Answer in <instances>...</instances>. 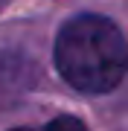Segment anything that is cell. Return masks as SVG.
<instances>
[{"instance_id":"7a4b0ae2","label":"cell","mask_w":128,"mask_h":131,"mask_svg":"<svg viewBox=\"0 0 128 131\" xmlns=\"http://www.w3.org/2000/svg\"><path fill=\"white\" fill-rule=\"evenodd\" d=\"M12 131H87L85 122L76 117H55L47 125H35V128H12Z\"/></svg>"},{"instance_id":"6da1fadb","label":"cell","mask_w":128,"mask_h":131,"mask_svg":"<svg viewBox=\"0 0 128 131\" xmlns=\"http://www.w3.org/2000/svg\"><path fill=\"white\" fill-rule=\"evenodd\" d=\"M55 67L82 93H111L128 76V44L111 18L79 15L55 38Z\"/></svg>"}]
</instances>
